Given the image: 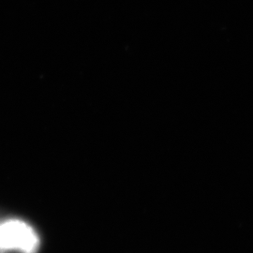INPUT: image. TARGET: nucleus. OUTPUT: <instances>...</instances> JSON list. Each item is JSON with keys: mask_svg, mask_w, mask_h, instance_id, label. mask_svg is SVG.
<instances>
[{"mask_svg": "<svg viewBox=\"0 0 253 253\" xmlns=\"http://www.w3.org/2000/svg\"><path fill=\"white\" fill-rule=\"evenodd\" d=\"M39 246V235L26 221L12 218L0 223V252L36 253Z\"/></svg>", "mask_w": 253, "mask_h": 253, "instance_id": "1", "label": "nucleus"}]
</instances>
